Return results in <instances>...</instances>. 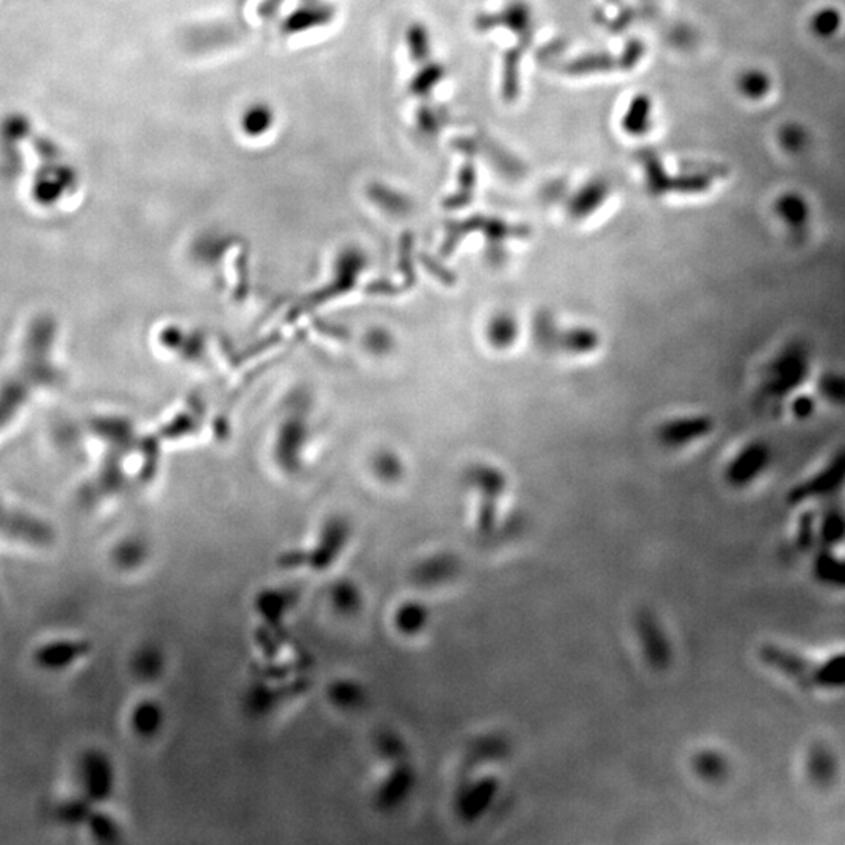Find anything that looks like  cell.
Segmentation results:
<instances>
[{
	"label": "cell",
	"instance_id": "6da1fadb",
	"mask_svg": "<svg viewBox=\"0 0 845 845\" xmlns=\"http://www.w3.org/2000/svg\"><path fill=\"white\" fill-rule=\"evenodd\" d=\"M811 354L808 344L793 340L765 368L761 391L769 399H783L800 389L810 378Z\"/></svg>",
	"mask_w": 845,
	"mask_h": 845
},
{
	"label": "cell",
	"instance_id": "7a4b0ae2",
	"mask_svg": "<svg viewBox=\"0 0 845 845\" xmlns=\"http://www.w3.org/2000/svg\"><path fill=\"white\" fill-rule=\"evenodd\" d=\"M350 539V530L343 523L333 521L326 526L314 549H295L284 551L277 558L282 568H305V570L327 571L337 564L340 554L343 553L344 547Z\"/></svg>",
	"mask_w": 845,
	"mask_h": 845
},
{
	"label": "cell",
	"instance_id": "3957f363",
	"mask_svg": "<svg viewBox=\"0 0 845 845\" xmlns=\"http://www.w3.org/2000/svg\"><path fill=\"white\" fill-rule=\"evenodd\" d=\"M465 483L478 493L476 530L481 536L495 532L500 519V500L507 489L504 473L495 466L474 465L466 472Z\"/></svg>",
	"mask_w": 845,
	"mask_h": 845
},
{
	"label": "cell",
	"instance_id": "277c9868",
	"mask_svg": "<svg viewBox=\"0 0 845 845\" xmlns=\"http://www.w3.org/2000/svg\"><path fill=\"white\" fill-rule=\"evenodd\" d=\"M633 626L648 667L656 671H667L673 661V648L658 615L652 609L642 607L635 613Z\"/></svg>",
	"mask_w": 845,
	"mask_h": 845
},
{
	"label": "cell",
	"instance_id": "5b68a950",
	"mask_svg": "<svg viewBox=\"0 0 845 845\" xmlns=\"http://www.w3.org/2000/svg\"><path fill=\"white\" fill-rule=\"evenodd\" d=\"M79 782L83 799L89 803L108 802L117 789V769L110 756L100 750H88L79 759Z\"/></svg>",
	"mask_w": 845,
	"mask_h": 845
},
{
	"label": "cell",
	"instance_id": "8992f818",
	"mask_svg": "<svg viewBox=\"0 0 845 845\" xmlns=\"http://www.w3.org/2000/svg\"><path fill=\"white\" fill-rule=\"evenodd\" d=\"M378 786L374 787L373 803L380 812H395L408 802L417 786V770L410 756L393 759Z\"/></svg>",
	"mask_w": 845,
	"mask_h": 845
},
{
	"label": "cell",
	"instance_id": "52a82bcc",
	"mask_svg": "<svg viewBox=\"0 0 845 845\" xmlns=\"http://www.w3.org/2000/svg\"><path fill=\"white\" fill-rule=\"evenodd\" d=\"M500 791V778L490 774L464 783L455 799V814L459 821L464 823L478 822L495 804Z\"/></svg>",
	"mask_w": 845,
	"mask_h": 845
},
{
	"label": "cell",
	"instance_id": "ba28073f",
	"mask_svg": "<svg viewBox=\"0 0 845 845\" xmlns=\"http://www.w3.org/2000/svg\"><path fill=\"white\" fill-rule=\"evenodd\" d=\"M845 485V448L834 453L827 465L812 478L793 485L787 493V502L797 506L811 500L834 496Z\"/></svg>",
	"mask_w": 845,
	"mask_h": 845
},
{
	"label": "cell",
	"instance_id": "9c48e42d",
	"mask_svg": "<svg viewBox=\"0 0 845 845\" xmlns=\"http://www.w3.org/2000/svg\"><path fill=\"white\" fill-rule=\"evenodd\" d=\"M772 464V449L761 440L746 445L729 462L725 479L731 487L744 489L759 478Z\"/></svg>",
	"mask_w": 845,
	"mask_h": 845
},
{
	"label": "cell",
	"instance_id": "30bf717a",
	"mask_svg": "<svg viewBox=\"0 0 845 845\" xmlns=\"http://www.w3.org/2000/svg\"><path fill=\"white\" fill-rule=\"evenodd\" d=\"M474 23L478 30L507 27L515 35L530 40L534 33V12L526 0H512L502 12L495 14H479Z\"/></svg>",
	"mask_w": 845,
	"mask_h": 845
},
{
	"label": "cell",
	"instance_id": "8fae6325",
	"mask_svg": "<svg viewBox=\"0 0 845 845\" xmlns=\"http://www.w3.org/2000/svg\"><path fill=\"white\" fill-rule=\"evenodd\" d=\"M714 429V421L706 415L682 417L667 421L658 429V438L667 448H681L695 440L706 437Z\"/></svg>",
	"mask_w": 845,
	"mask_h": 845
},
{
	"label": "cell",
	"instance_id": "7c38bea8",
	"mask_svg": "<svg viewBox=\"0 0 845 845\" xmlns=\"http://www.w3.org/2000/svg\"><path fill=\"white\" fill-rule=\"evenodd\" d=\"M461 570V560L455 554H434L412 567L410 579L418 587L431 589L453 581Z\"/></svg>",
	"mask_w": 845,
	"mask_h": 845
},
{
	"label": "cell",
	"instance_id": "4fadbf2b",
	"mask_svg": "<svg viewBox=\"0 0 845 845\" xmlns=\"http://www.w3.org/2000/svg\"><path fill=\"white\" fill-rule=\"evenodd\" d=\"M166 711L158 699L143 697L128 712V727L135 737L141 740L155 739L164 728Z\"/></svg>",
	"mask_w": 845,
	"mask_h": 845
},
{
	"label": "cell",
	"instance_id": "5bb4252c",
	"mask_svg": "<svg viewBox=\"0 0 845 845\" xmlns=\"http://www.w3.org/2000/svg\"><path fill=\"white\" fill-rule=\"evenodd\" d=\"M89 653V643L76 639L47 642L35 653L36 664L46 671H63Z\"/></svg>",
	"mask_w": 845,
	"mask_h": 845
},
{
	"label": "cell",
	"instance_id": "9a60e30c",
	"mask_svg": "<svg viewBox=\"0 0 845 845\" xmlns=\"http://www.w3.org/2000/svg\"><path fill=\"white\" fill-rule=\"evenodd\" d=\"M761 659L769 667H774L783 675L791 678L795 682H799L803 688L814 686V665L810 661L802 658L799 654L787 652L784 648L775 647V645H765L761 648Z\"/></svg>",
	"mask_w": 845,
	"mask_h": 845
},
{
	"label": "cell",
	"instance_id": "2e32d148",
	"mask_svg": "<svg viewBox=\"0 0 845 845\" xmlns=\"http://www.w3.org/2000/svg\"><path fill=\"white\" fill-rule=\"evenodd\" d=\"M431 607L427 606L425 601L408 598L395 607L391 622L398 634L414 639L427 630V626L431 624Z\"/></svg>",
	"mask_w": 845,
	"mask_h": 845
},
{
	"label": "cell",
	"instance_id": "e0dca14e",
	"mask_svg": "<svg viewBox=\"0 0 845 845\" xmlns=\"http://www.w3.org/2000/svg\"><path fill=\"white\" fill-rule=\"evenodd\" d=\"M326 600L331 611L342 618L356 617L365 607L363 590L350 577L335 579L327 590Z\"/></svg>",
	"mask_w": 845,
	"mask_h": 845
},
{
	"label": "cell",
	"instance_id": "ac0fdd59",
	"mask_svg": "<svg viewBox=\"0 0 845 845\" xmlns=\"http://www.w3.org/2000/svg\"><path fill=\"white\" fill-rule=\"evenodd\" d=\"M326 699L337 711L356 712L367 705L368 690L361 681L343 676L327 684Z\"/></svg>",
	"mask_w": 845,
	"mask_h": 845
},
{
	"label": "cell",
	"instance_id": "d6986e66",
	"mask_svg": "<svg viewBox=\"0 0 845 845\" xmlns=\"http://www.w3.org/2000/svg\"><path fill=\"white\" fill-rule=\"evenodd\" d=\"M774 211L787 228L795 232L803 230L810 222V202L799 192H782L774 202Z\"/></svg>",
	"mask_w": 845,
	"mask_h": 845
},
{
	"label": "cell",
	"instance_id": "ffe728a7",
	"mask_svg": "<svg viewBox=\"0 0 845 845\" xmlns=\"http://www.w3.org/2000/svg\"><path fill=\"white\" fill-rule=\"evenodd\" d=\"M609 192H611V185L605 179H594V181L587 182L570 199L568 207H567L568 215L573 220H581V218L592 215L606 201Z\"/></svg>",
	"mask_w": 845,
	"mask_h": 845
},
{
	"label": "cell",
	"instance_id": "44dd1931",
	"mask_svg": "<svg viewBox=\"0 0 845 845\" xmlns=\"http://www.w3.org/2000/svg\"><path fill=\"white\" fill-rule=\"evenodd\" d=\"M166 658L162 648L146 643L135 652L130 659V671L141 682H155L164 676Z\"/></svg>",
	"mask_w": 845,
	"mask_h": 845
},
{
	"label": "cell",
	"instance_id": "7402d4cb",
	"mask_svg": "<svg viewBox=\"0 0 845 845\" xmlns=\"http://www.w3.org/2000/svg\"><path fill=\"white\" fill-rule=\"evenodd\" d=\"M736 91L746 102H763L774 89V79L761 68H746L736 77Z\"/></svg>",
	"mask_w": 845,
	"mask_h": 845
},
{
	"label": "cell",
	"instance_id": "603a6c76",
	"mask_svg": "<svg viewBox=\"0 0 845 845\" xmlns=\"http://www.w3.org/2000/svg\"><path fill=\"white\" fill-rule=\"evenodd\" d=\"M812 573L819 583L831 587H845V559L834 556L831 549L821 545L812 562Z\"/></svg>",
	"mask_w": 845,
	"mask_h": 845
},
{
	"label": "cell",
	"instance_id": "cb8c5ba5",
	"mask_svg": "<svg viewBox=\"0 0 845 845\" xmlns=\"http://www.w3.org/2000/svg\"><path fill=\"white\" fill-rule=\"evenodd\" d=\"M844 14L840 8L833 5H825L817 8L816 12L811 14L808 21V30L811 35L814 36L819 42H830L840 35L844 29Z\"/></svg>",
	"mask_w": 845,
	"mask_h": 845
},
{
	"label": "cell",
	"instance_id": "d4e9b609",
	"mask_svg": "<svg viewBox=\"0 0 845 845\" xmlns=\"http://www.w3.org/2000/svg\"><path fill=\"white\" fill-rule=\"evenodd\" d=\"M776 145L789 157H800L808 152L812 143L811 132L799 121H787L776 130Z\"/></svg>",
	"mask_w": 845,
	"mask_h": 845
},
{
	"label": "cell",
	"instance_id": "484cf974",
	"mask_svg": "<svg viewBox=\"0 0 845 845\" xmlns=\"http://www.w3.org/2000/svg\"><path fill=\"white\" fill-rule=\"evenodd\" d=\"M652 113L653 104L647 94H639L631 100L628 110L624 113L622 127L624 134L631 136H643L652 128Z\"/></svg>",
	"mask_w": 845,
	"mask_h": 845
},
{
	"label": "cell",
	"instance_id": "4316f807",
	"mask_svg": "<svg viewBox=\"0 0 845 845\" xmlns=\"http://www.w3.org/2000/svg\"><path fill=\"white\" fill-rule=\"evenodd\" d=\"M808 775L817 786H830L838 775V763L827 746H814L808 755Z\"/></svg>",
	"mask_w": 845,
	"mask_h": 845
},
{
	"label": "cell",
	"instance_id": "83f0119b",
	"mask_svg": "<svg viewBox=\"0 0 845 845\" xmlns=\"http://www.w3.org/2000/svg\"><path fill=\"white\" fill-rule=\"evenodd\" d=\"M559 331L556 329L554 333L553 343H551V348H554V342L556 338L559 337V344L558 348H560L566 352H571V354H586V352H592V351L598 348L600 344V337L598 333L594 329H587V327H573V329H567V331H562L564 333H558ZM556 348V350H558Z\"/></svg>",
	"mask_w": 845,
	"mask_h": 845
},
{
	"label": "cell",
	"instance_id": "f1b7e54d",
	"mask_svg": "<svg viewBox=\"0 0 845 845\" xmlns=\"http://www.w3.org/2000/svg\"><path fill=\"white\" fill-rule=\"evenodd\" d=\"M692 769L705 782H722L728 774V761L718 750L703 748L692 756Z\"/></svg>",
	"mask_w": 845,
	"mask_h": 845
},
{
	"label": "cell",
	"instance_id": "f546056e",
	"mask_svg": "<svg viewBox=\"0 0 845 845\" xmlns=\"http://www.w3.org/2000/svg\"><path fill=\"white\" fill-rule=\"evenodd\" d=\"M509 753V742L502 736H487L473 744L466 764L472 767L474 764L492 763L496 759L506 758Z\"/></svg>",
	"mask_w": 845,
	"mask_h": 845
},
{
	"label": "cell",
	"instance_id": "4dcf8cb0",
	"mask_svg": "<svg viewBox=\"0 0 845 845\" xmlns=\"http://www.w3.org/2000/svg\"><path fill=\"white\" fill-rule=\"evenodd\" d=\"M817 536H819L821 545L828 547V549H833L836 545H840V542H844L845 513L840 511V507H828L827 511L823 512Z\"/></svg>",
	"mask_w": 845,
	"mask_h": 845
},
{
	"label": "cell",
	"instance_id": "1f68e13d",
	"mask_svg": "<svg viewBox=\"0 0 845 845\" xmlns=\"http://www.w3.org/2000/svg\"><path fill=\"white\" fill-rule=\"evenodd\" d=\"M613 68H618L620 70H624L622 57L615 60L613 55L595 53V55H587L583 59H577L575 61L567 63L564 66V70H566L567 74H571V76H586V74H594V72L613 70Z\"/></svg>",
	"mask_w": 845,
	"mask_h": 845
},
{
	"label": "cell",
	"instance_id": "d6a6232c",
	"mask_svg": "<svg viewBox=\"0 0 845 845\" xmlns=\"http://www.w3.org/2000/svg\"><path fill=\"white\" fill-rule=\"evenodd\" d=\"M814 686L823 689L845 688V653L834 654L814 669Z\"/></svg>",
	"mask_w": 845,
	"mask_h": 845
},
{
	"label": "cell",
	"instance_id": "836d02e7",
	"mask_svg": "<svg viewBox=\"0 0 845 845\" xmlns=\"http://www.w3.org/2000/svg\"><path fill=\"white\" fill-rule=\"evenodd\" d=\"M519 335V323L509 314H500L490 321L487 337L492 346L498 350H506Z\"/></svg>",
	"mask_w": 845,
	"mask_h": 845
},
{
	"label": "cell",
	"instance_id": "e575fe53",
	"mask_svg": "<svg viewBox=\"0 0 845 845\" xmlns=\"http://www.w3.org/2000/svg\"><path fill=\"white\" fill-rule=\"evenodd\" d=\"M113 560L117 568L121 570H136L143 564H146L147 549L146 543L130 539L127 542H123L113 553Z\"/></svg>",
	"mask_w": 845,
	"mask_h": 845
},
{
	"label": "cell",
	"instance_id": "d590c367",
	"mask_svg": "<svg viewBox=\"0 0 845 845\" xmlns=\"http://www.w3.org/2000/svg\"><path fill=\"white\" fill-rule=\"evenodd\" d=\"M88 828L94 838L102 842H117L121 840V825L107 812L94 810L88 817Z\"/></svg>",
	"mask_w": 845,
	"mask_h": 845
},
{
	"label": "cell",
	"instance_id": "8d00e7d4",
	"mask_svg": "<svg viewBox=\"0 0 845 845\" xmlns=\"http://www.w3.org/2000/svg\"><path fill=\"white\" fill-rule=\"evenodd\" d=\"M817 389L828 402L845 406V374L823 373L817 380Z\"/></svg>",
	"mask_w": 845,
	"mask_h": 845
},
{
	"label": "cell",
	"instance_id": "74e56055",
	"mask_svg": "<svg viewBox=\"0 0 845 845\" xmlns=\"http://www.w3.org/2000/svg\"><path fill=\"white\" fill-rule=\"evenodd\" d=\"M817 539L819 536L816 530V515L811 511H806L800 515L795 549H799L800 553H808L816 547Z\"/></svg>",
	"mask_w": 845,
	"mask_h": 845
},
{
	"label": "cell",
	"instance_id": "f35d334b",
	"mask_svg": "<svg viewBox=\"0 0 845 845\" xmlns=\"http://www.w3.org/2000/svg\"><path fill=\"white\" fill-rule=\"evenodd\" d=\"M408 38L412 59L415 61H423V60L427 59V55L431 52V44H429L431 38H429V33H427L425 25H421V23L412 25L408 29Z\"/></svg>",
	"mask_w": 845,
	"mask_h": 845
},
{
	"label": "cell",
	"instance_id": "ab89813d",
	"mask_svg": "<svg viewBox=\"0 0 845 845\" xmlns=\"http://www.w3.org/2000/svg\"><path fill=\"white\" fill-rule=\"evenodd\" d=\"M445 77L444 66H440L437 63H432L421 70L418 76L415 77L412 80V87L410 89L415 91V93H420L421 96H425L427 91H431L434 88L437 87L438 83L442 82V79Z\"/></svg>",
	"mask_w": 845,
	"mask_h": 845
},
{
	"label": "cell",
	"instance_id": "60d3db41",
	"mask_svg": "<svg viewBox=\"0 0 845 845\" xmlns=\"http://www.w3.org/2000/svg\"><path fill=\"white\" fill-rule=\"evenodd\" d=\"M476 183V175H474V166L472 164H465L461 173V192L457 196L449 198L445 204L448 209H459L462 205L470 202L473 198V188Z\"/></svg>",
	"mask_w": 845,
	"mask_h": 845
},
{
	"label": "cell",
	"instance_id": "b9f144b4",
	"mask_svg": "<svg viewBox=\"0 0 845 845\" xmlns=\"http://www.w3.org/2000/svg\"><path fill=\"white\" fill-rule=\"evenodd\" d=\"M816 399L810 395H800L793 398L791 404V412L797 420H808L816 412Z\"/></svg>",
	"mask_w": 845,
	"mask_h": 845
},
{
	"label": "cell",
	"instance_id": "7bdbcfd3",
	"mask_svg": "<svg viewBox=\"0 0 845 845\" xmlns=\"http://www.w3.org/2000/svg\"><path fill=\"white\" fill-rule=\"evenodd\" d=\"M444 124L442 121V117H438L436 111L431 110V108H426V110H421L420 115H418V126H420L423 134L426 135H437L438 128Z\"/></svg>",
	"mask_w": 845,
	"mask_h": 845
},
{
	"label": "cell",
	"instance_id": "ee69618b",
	"mask_svg": "<svg viewBox=\"0 0 845 845\" xmlns=\"http://www.w3.org/2000/svg\"><path fill=\"white\" fill-rule=\"evenodd\" d=\"M252 124H257V132L262 130L263 126H268V113L263 110V108H257V110L252 111L251 115H248V117L245 119L246 130L251 127ZM256 132V134H257Z\"/></svg>",
	"mask_w": 845,
	"mask_h": 845
}]
</instances>
